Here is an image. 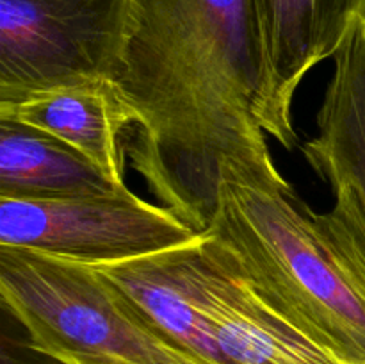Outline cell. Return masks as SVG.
I'll return each instance as SVG.
<instances>
[{
	"label": "cell",
	"instance_id": "6da1fadb",
	"mask_svg": "<svg viewBox=\"0 0 365 364\" xmlns=\"http://www.w3.org/2000/svg\"><path fill=\"white\" fill-rule=\"evenodd\" d=\"M262 74L255 0H127L109 74L132 118L127 159L195 231L209 228L225 166L273 161Z\"/></svg>",
	"mask_w": 365,
	"mask_h": 364
},
{
	"label": "cell",
	"instance_id": "5b68a950",
	"mask_svg": "<svg viewBox=\"0 0 365 364\" xmlns=\"http://www.w3.org/2000/svg\"><path fill=\"white\" fill-rule=\"evenodd\" d=\"M200 232L130 189L56 200L0 198V246L103 264L180 246Z\"/></svg>",
	"mask_w": 365,
	"mask_h": 364
},
{
	"label": "cell",
	"instance_id": "52a82bcc",
	"mask_svg": "<svg viewBox=\"0 0 365 364\" xmlns=\"http://www.w3.org/2000/svg\"><path fill=\"white\" fill-rule=\"evenodd\" d=\"M262 46L260 123L264 132L294 148L292 102L307 75L331 59L349 27L365 16V0H255Z\"/></svg>",
	"mask_w": 365,
	"mask_h": 364
},
{
	"label": "cell",
	"instance_id": "8fae6325",
	"mask_svg": "<svg viewBox=\"0 0 365 364\" xmlns=\"http://www.w3.org/2000/svg\"><path fill=\"white\" fill-rule=\"evenodd\" d=\"M123 188L59 139L0 120V198L56 200Z\"/></svg>",
	"mask_w": 365,
	"mask_h": 364
},
{
	"label": "cell",
	"instance_id": "7a4b0ae2",
	"mask_svg": "<svg viewBox=\"0 0 365 364\" xmlns=\"http://www.w3.org/2000/svg\"><path fill=\"white\" fill-rule=\"evenodd\" d=\"M207 232L298 330L342 364H365V288L274 161L223 168Z\"/></svg>",
	"mask_w": 365,
	"mask_h": 364
},
{
	"label": "cell",
	"instance_id": "9c48e42d",
	"mask_svg": "<svg viewBox=\"0 0 365 364\" xmlns=\"http://www.w3.org/2000/svg\"><path fill=\"white\" fill-rule=\"evenodd\" d=\"M0 120L59 139L125 184L132 118L109 79L61 86L0 103Z\"/></svg>",
	"mask_w": 365,
	"mask_h": 364
},
{
	"label": "cell",
	"instance_id": "ba28073f",
	"mask_svg": "<svg viewBox=\"0 0 365 364\" xmlns=\"http://www.w3.org/2000/svg\"><path fill=\"white\" fill-rule=\"evenodd\" d=\"M202 234L163 252L89 266L178 348L202 363L223 364L203 314L198 270Z\"/></svg>",
	"mask_w": 365,
	"mask_h": 364
},
{
	"label": "cell",
	"instance_id": "277c9868",
	"mask_svg": "<svg viewBox=\"0 0 365 364\" xmlns=\"http://www.w3.org/2000/svg\"><path fill=\"white\" fill-rule=\"evenodd\" d=\"M127 0H0V103L109 79Z\"/></svg>",
	"mask_w": 365,
	"mask_h": 364
},
{
	"label": "cell",
	"instance_id": "30bf717a",
	"mask_svg": "<svg viewBox=\"0 0 365 364\" xmlns=\"http://www.w3.org/2000/svg\"><path fill=\"white\" fill-rule=\"evenodd\" d=\"M331 61L319 132L302 152L331 191L348 189L365 211V16L353 21Z\"/></svg>",
	"mask_w": 365,
	"mask_h": 364
},
{
	"label": "cell",
	"instance_id": "3957f363",
	"mask_svg": "<svg viewBox=\"0 0 365 364\" xmlns=\"http://www.w3.org/2000/svg\"><path fill=\"white\" fill-rule=\"evenodd\" d=\"M0 302L56 364H207L160 334L89 264L0 246Z\"/></svg>",
	"mask_w": 365,
	"mask_h": 364
},
{
	"label": "cell",
	"instance_id": "8992f818",
	"mask_svg": "<svg viewBox=\"0 0 365 364\" xmlns=\"http://www.w3.org/2000/svg\"><path fill=\"white\" fill-rule=\"evenodd\" d=\"M198 270L203 314L223 364H342L278 313L234 253L207 231Z\"/></svg>",
	"mask_w": 365,
	"mask_h": 364
}]
</instances>
